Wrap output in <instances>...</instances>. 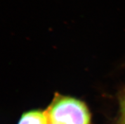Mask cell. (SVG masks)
Instances as JSON below:
<instances>
[{"mask_svg":"<svg viewBox=\"0 0 125 124\" xmlns=\"http://www.w3.org/2000/svg\"><path fill=\"white\" fill-rule=\"evenodd\" d=\"M50 124H52V123H50Z\"/></svg>","mask_w":125,"mask_h":124,"instance_id":"obj_4","label":"cell"},{"mask_svg":"<svg viewBox=\"0 0 125 124\" xmlns=\"http://www.w3.org/2000/svg\"><path fill=\"white\" fill-rule=\"evenodd\" d=\"M123 120H124V124H125V99L123 103Z\"/></svg>","mask_w":125,"mask_h":124,"instance_id":"obj_3","label":"cell"},{"mask_svg":"<svg viewBox=\"0 0 125 124\" xmlns=\"http://www.w3.org/2000/svg\"><path fill=\"white\" fill-rule=\"evenodd\" d=\"M53 124H90V115L86 106L81 101L58 96L46 112Z\"/></svg>","mask_w":125,"mask_h":124,"instance_id":"obj_1","label":"cell"},{"mask_svg":"<svg viewBox=\"0 0 125 124\" xmlns=\"http://www.w3.org/2000/svg\"><path fill=\"white\" fill-rule=\"evenodd\" d=\"M49 122L46 112L32 110L22 114L18 124H49Z\"/></svg>","mask_w":125,"mask_h":124,"instance_id":"obj_2","label":"cell"}]
</instances>
